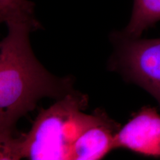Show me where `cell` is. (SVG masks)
I'll return each mask as SVG.
<instances>
[{
	"mask_svg": "<svg viewBox=\"0 0 160 160\" xmlns=\"http://www.w3.org/2000/svg\"><path fill=\"white\" fill-rule=\"evenodd\" d=\"M0 41V154L16 141V125L43 98H59L71 91L69 78L55 77L38 61L30 43L39 27L25 22L6 24Z\"/></svg>",
	"mask_w": 160,
	"mask_h": 160,
	"instance_id": "1",
	"label": "cell"
},
{
	"mask_svg": "<svg viewBox=\"0 0 160 160\" xmlns=\"http://www.w3.org/2000/svg\"><path fill=\"white\" fill-rule=\"evenodd\" d=\"M87 106V96L71 91L42 109L30 131L19 136L20 159H71L76 140L93 118L84 111Z\"/></svg>",
	"mask_w": 160,
	"mask_h": 160,
	"instance_id": "2",
	"label": "cell"
},
{
	"mask_svg": "<svg viewBox=\"0 0 160 160\" xmlns=\"http://www.w3.org/2000/svg\"><path fill=\"white\" fill-rule=\"evenodd\" d=\"M113 39L115 68L149 93L160 106V38H132L118 33Z\"/></svg>",
	"mask_w": 160,
	"mask_h": 160,
	"instance_id": "3",
	"label": "cell"
},
{
	"mask_svg": "<svg viewBox=\"0 0 160 160\" xmlns=\"http://www.w3.org/2000/svg\"><path fill=\"white\" fill-rule=\"evenodd\" d=\"M115 146L146 157H160V115L157 109L144 107L132 116L118 130Z\"/></svg>",
	"mask_w": 160,
	"mask_h": 160,
	"instance_id": "4",
	"label": "cell"
},
{
	"mask_svg": "<svg viewBox=\"0 0 160 160\" xmlns=\"http://www.w3.org/2000/svg\"><path fill=\"white\" fill-rule=\"evenodd\" d=\"M119 125L105 112L97 110L76 140L72 151L73 160H99L116 148L115 137Z\"/></svg>",
	"mask_w": 160,
	"mask_h": 160,
	"instance_id": "5",
	"label": "cell"
},
{
	"mask_svg": "<svg viewBox=\"0 0 160 160\" xmlns=\"http://www.w3.org/2000/svg\"><path fill=\"white\" fill-rule=\"evenodd\" d=\"M159 21L160 0H133L131 19L122 33L128 37H140L146 29Z\"/></svg>",
	"mask_w": 160,
	"mask_h": 160,
	"instance_id": "6",
	"label": "cell"
},
{
	"mask_svg": "<svg viewBox=\"0 0 160 160\" xmlns=\"http://www.w3.org/2000/svg\"><path fill=\"white\" fill-rule=\"evenodd\" d=\"M0 18L5 24L26 22L40 27L34 16V5L29 0H0Z\"/></svg>",
	"mask_w": 160,
	"mask_h": 160,
	"instance_id": "7",
	"label": "cell"
},
{
	"mask_svg": "<svg viewBox=\"0 0 160 160\" xmlns=\"http://www.w3.org/2000/svg\"><path fill=\"white\" fill-rule=\"evenodd\" d=\"M2 23H3V20L0 18V24H2Z\"/></svg>",
	"mask_w": 160,
	"mask_h": 160,
	"instance_id": "8",
	"label": "cell"
}]
</instances>
